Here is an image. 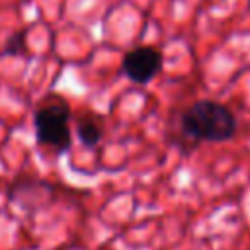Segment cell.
Wrapping results in <instances>:
<instances>
[{"mask_svg":"<svg viewBox=\"0 0 250 250\" xmlns=\"http://www.w3.org/2000/svg\"><path fill=\"white\" fill-rule=\"evenodd\" d=\"M182 131L195 141L223 143L234 137L236 117L232 111L213 100H201L189 105L180 119Z\"/></svg>","mask_w":250,"mask_h":250,"instance_id":"6da1fadb","label":"cell"},{"mask_svg":"<svg viewBox=\"0 0 250 250\" xmlns=\"http://www.w3.org/2000/svg\"><path fill=\"white\" fill-rule=\"evenodd\" d=\"M70 107L59 96H49L33 115L35 137L39 145L53 148L55 152H66L70 148Z\"/></svg>","mask_w":250,"mask_h":250,"instance_id":"7a4b0ae2","label":"cell"},{"mask_svg":"<svg viewBox=\"0 0 250 250\" xmlns=\"http://www.w3.org/2000/svg\"><path fill=\"white\" fill-rule=\"evenodd\" d=\"M162 68V55L154 47H135L123 57V72L137 84L150 82Z\"/></svg>","mask_w":250,"mask_h":250,"instance_id":"3957f363","label":"cell"},{"mask_svg":"<svg viewBox=\"0 0 250 250\" xmlns=\"http://www.w3.org/2000/svg\"><path fill=\"white\" fill-rule=\"evenodd\" d=\"M76 133H78V139L82 141L84 146L92 148L100 143L102 135H104V127H102V121L94 115H88V117H82L76 125Z\"/></svg>","mask_w":250,"mask_h":250,"instance_id":"277c9868","label":"cell"},{"mask_svg":"<svg viewBox=\"0 0 250 250\" xmlns=\"http://www.w3.org/2000/svg\"><path fill=\"white\" fill-rule=\"evenodd\" d=\"M25 49H27V29H20L8 37V41L2 49V55L18 57V55L25 53Z\"/></svg>","mask_w":250,"mask_h":250,"instance_id":"5b68a950","label":"cell"}]
</instances>
